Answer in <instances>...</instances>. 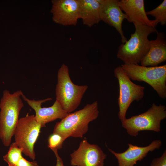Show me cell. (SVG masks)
I'll return each mask as SVG.
<instances>
[{
    "label": "cell",
    "instance_id": "6da1fadb",
    "mask_svg": "<svg viewBox=\"0 0 166 166\" xmlns=\"http://www.w3.org/2000/svg\"><path fill=\"white\" fill-rule=\"evenodd\" d=\"M99 113L97 101L88 104L57 122L53 133L60 135L64 141L70 137L82 138L88 131L89 123L97 118Z\"/></svg>",
    "mask_w": 166,
    "mask_h": 166
},
{
    "label": "cell",
    "instance_id": "7a4b0ae2",
    "mask_svg": "<svg viewBox=\"0 0 166 166\" xmlns=\"http://www.w3.org/2000/svg\"><path fill=\"white\" fill-rule=\"evenodd\" d=\"M21 90L11 93L3 91L0 101V139L3 145L8 147L19 120L20 112L24 107Z\"/></svg>",
    "mask_w": 166,
    "mask_h": 166
},
{
    "label": "cell",
    "instance_id": "3957f363",
    "mask_svg": "<svg viewBox=\"0 0 166 166\" xmlns=\"http://www.w3.org/2000/svg\"><path fill=\"white\" fill-rule=\"evenodd\" d=\"M134 33L124 43L119 47L117 54L118 58L124 64H138L148 50L149 41L148 37L156 32L155 28L147 25L133 24Z\"/></svg>",
    "mask_w": 166,
    "mask_h": 166
},
{
    "label": "cell",
    "instance_id": "277c9868",
    "mask_svg": "<svg viewBox=\"0 0 166 166\" xmlns=\"http://www.w3.org/2000/svg\"><path fill=\"white\" fill-rule=\"evenodd\" d=\"M88 87L86 85L74 84L70 79L68 67L63 64L57 72L56 101L68 113H72L80 105Z\"/></svg>",
    "mask_w": 166,
    "mask_h": 166
},
{
    "label": "cell",
    "instance_id": "5b68a950",
    "mask_svg": "<svg viewBox=\"0 0 166 166\" xmlns=\"http://www.w3.org/2000/svg\"><path fill=\"white\" fill-rule=\"evenodd\" d=\"M121 66L131 80L145 82L156 91L160 97L166 98V65L146 67L123 64Z\"/></svg>",
    "mask_w": 166,
    "mask_h": 166
},
{
    "label": "cell",
    "instance_id": "8992f818",
    "mask_svg": "<svg viewBox=\"0 0 166 166\" xmlns=\"http://www.w3.org/2000/svg\"><path fill=\"white\" fill-rule=\"evenodd\" d=\"M166 118V107L160 104L153 103L146 112L140 114L126 118L121 122L122 126L130 135L136 136L139 132L150 130L160 132L161 121Z\"/></svg>",
    "mask_w": 166,
    "mask_h": 166
},
{
    "label": "cell",
    "instance_id": "52a82bcc",
    "mask_svg": "<svg viewBox=\"0 0 166 166\" xmlns=\"http://www.w3.org/2000/svg\"><path fill=\"white\" fill-rule=\"evenodd\" d=\"M34 115H26L19 119L14 136L15 142L22 148V153L33 160L35 159L34 145L42 128Z\"/></svg>",
    "mask_w": 166,
    "mask_h": 166
},
{
    "label": "cell",
    "instance_id": "ba28073f",
    "mask_svg": "<svg viewBox=\"0 0 166 166\" xmlns=\"http://www.w3.org/2000/svg\"><path fill=\"white\" fill-rule=\"evenodd\" d=\"M114 73L119 85L118 116L121 122L126 118L127 111L132 103L140 101L143 98L145 87L133 82L121 66L115 69Z\"/></svg>",
    "mask_w": 166,
    "mask_h": 166
},
{
    "label": "cell",
    "instance_id": "9c48e42d",
    "mask_svg": "<svg viewBox=\"0 0 166 166\" xmlns=\"http://www.w3.org/2000/svg\"><path fill=\"white\" fill-rule=\"evenodd\" d=\"M70 155L72 166H104L107 157L98 145L89 143L85 138Z\"/></svg>",
    "mask_w": 166,
    "mask_h": 166
},
{
    "label": "cell",
    "instance_id": "30bf717a",
    "mask_svg": "<svg viewBox=\"0 0 166 166\" xmlns=\"http://www.w3.org/2000/svg\"><path fill=\"white\" fill-rule=\"evenodd\" d=\"M22 98L34 110L35 118L42 127H45L46 124L57 119H63L69 113L63 109L56 101L50 107H42V105L43 103L52 100L51 97L39 100L30 99L23 93Z\"/></svg>",
    "mask_w": 166,
    "mask_h": 166
},
{
    "label": "cell",
    "instance_id": "8fae6325",
    "mask_svg": "<svg viewBox=\"0 0 166 166\" xmlns=\"http://www.w3.org/2000/svg\"><path fill=\"white\" fill-rule=\"evenodd\" d=\"M51 12L56 23L63 26H75L80 19L78 0H53Z\"/></svg>",
    "mask_w": 166,
    "mask_h": 166
},
{
    "label": "cell",
    "instance_id": "7c38bea8",
    "mask_svg": "<svg viewBox=\"0 0 166 166\" xmlns=\"http://www.w3.org/2000/svg\"><path fill=\"white\" fill-rule=\"evenodd\" d=\"M100 17L102 21L113 27L119 33L122 43L127 41L122 29V23L126 16L120 8L118 0H100Z\"/></svg>",
    "mask_w": 166,
    "mask_h": 166
},
{
    "label": "cell",
    "instance_id": "4fadbf2b",
    "mask_svg": "<svg viewBox=\"0 0 166 166\" xmlns=\"http://www.w3.org/2000/svg\"><path fill=\"white\" fill-rule=\"evenodd\" d=\"M162 144L160 140H154L148 145L145 147H139L128 143V147L127 150L120 153H117L109 148L108 149L117 159L118 166H133L137 161H140L145 157L149 152L159 148Z\"/></svg>",
    "mask_w": 166,
    "mask_h": 166
},
{
    "label": "cell",
    "instance_id": "5bb4252c",
    "mask_svg": "<svg viewBox=\"0 0 166 166\" xmlns=\"http://www.w3.org/2000/svg\"><path fill=\"white\" fill-rule=\"evenodd\" d=\"M119 5L130 23L147 25L155 28L156 21L148 17L145 10L144 0H120Z\"/></svg>",
    "mask_w": 166,
    "mask_h": 166
},
{
    "label": "cell",
    "instance_id": "9a60e30c",
    "mask_svg": "<svg viewBox=\"0 0 166 166\" xmlns=\"http://www.w3.org/2000/svg\"><path fill=\"white\" fill-rule=\"evenodd\" d=\"M157 33L155 40L149 41V48L140 63L141 65L156 66L166 60V40L164 33Z\"/></svg>",
    "mask_w": 166,
    "mask_h": 166
},
{
    "label": "cell",
    "instance_id": "2e32d148",
    "mask_svg": "<svg viewBox=\"0 0 166 166\" xmlns=\"http://www.w3.org/2000/svg\"><path fill=\"white\" fill-rule=\"evenodd\" d=\"M80 18L83 24L91 27L100 21V0H78Z\"/></svg>",
    "mask_w": 166,
    "mask_h": 166
},
{
    "label": "cell",
    "instance_id": "e0dca14e",
    "mask_svg": "<svg viewBox=\"0 0 166 166\" xmlns=\"http://www.w3.org/2000/svg\"><path fill=\"white\" fill-rule=\"evenodd\" d=\"M10 145L9 150L7 154L3 156V159L8 166H16L19 160L22 157L23 149L19 148L15 142Z\"/></svg>",
    "mask_w": 166,
    "mask_h": 166
},
{
    "label": "cell",
    "instance_id": "ac0fdd59",
    "mask_svg": "<svg viewBox=\"0 0 166 166\" xmlns=\"http://www.w3.org/2000/svg\"><path fill=\"white\" fill-rule=\"evenodd\" d=\"M147 15H150L155 18L156 26L159 23L162 26L166 24V0L164 1L154 9L146 12Z\"/></svg>",
    "mask_w": 166,
    "mask_h": 166
},
{
    "label": "cell",
    "instance_id": "d6986e66",
    "mask_svg": "<svg viewBox=\"0 0 166 166\" xmlns=\"http://www.w3.org/2000/svg\"><path fill=\"white\" fill-rule=\"evenodd\" d=\"M64 141L62 137L60 135L53 133L48 137V146L53 152L58 150L62 148Z\"/></svg>",
    "mask_w": 166,
    "mask_h": 166
},
{
    "label": "cell",
    "instance_id": "ffe728a7",
    "mask_svg": "<svg viewBox=\"0 0 166 166\" xmlns=\"http://www.w3.org/2000/svg\"><path fill=\"white\" fill-rule=\"evenodd\" d=\"M150 166H166V150H164L160 157L154 158Z\"/></svg>",
    "mask_w": 166,
    "mask_h": 166
},
{
    "label": "cell",
    "instance_id": "44dd1931",
    "mask_svg": "<svg viewBox=\"0 0 166 166\" xmlns=\"http://www.w3.org/2000/svg\"><path fill=\"white\" fill-rule=\"evenodd\" d=\"M16 166H39L36 161L30 162L22 157L19 160Z\"/></svg>",
    "mask_w": 166,
    "mask_h": 166
},
{
    "label": "cell",
    "instance_id": "7402d4cb",
    "mask_svg": "<svg viewBox=\"0 0 166 166\" xmlns=\"http://www.w3.org/2000/svg\"><path fill=\"white\" fill-rule=\"evenodd\" d=\"M56 158V164L55 166H65L61 158L60 157L58 153V150L53 152Z\"/></svg>",
    "mask_w": 166,
    "mask_h": 166
}]
</instances>
